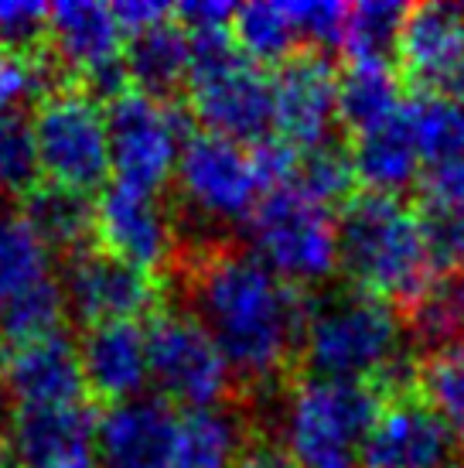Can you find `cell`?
Returning a JSON list of instances; mask_svg holds the SVG:
<instances>
[{"instance_id":"obj_39","label":"cell","mask_w":464,"mask_h":468,"mask_svg":"<svg viewBox=\"0 0 464 468\" xmlns=\"http://www.w3.org/2000/svg\"><path fill=\"white\" fill-rule=\"evenodd\" d=\"M113 17L120 31L133 38V35H143V31H151V27L164 25L174 17V7L168 4H157V0H120L113 4Z\"/></svg>"},{"instance_id":"obj_18","label":"cell","mask_w":464,"mask_h":468,"mask_svg":"<svg viewBox=\"0 0 464 468\" xmlns=\"http://www.w3.org/2000/svg\"><path fill=\"white\" fill-rule=\"evenodd\" d=\"M0 377L14 407H76L86 403L79 342L55 332L21 349L0 352Z\"/></svg>"},{"instance_id":"obj_29","label":"cell","mask_w":464,"mask_h":468,"mask_svg":"<svg viewBox=\"0 0 464 468\" xmlns=\"http://www.w3.org/2000/svg\"><path fill=\"white\" fill-rule=\"evenodd\" d=\"M410 7L396 0H362L348 7L345 48L348 62H389L400 45V31Z\"/></svg>"},{"instance_id":"obj_10","label":"cell","mask_w":464,"mask_h":468,"mask_svg":"<svg viewBox=\"0 0 464 468\" xmlns=\"http://www.w3.org/2000/svg\"><path fill=\"white\" fill-rule=\"evenodd\" d=\"M106 123H110L116 182L157 196L168 178H174L185 147L181 113L164 100L127 86L106 103Z\"/></svg>"},{"instance_id":"obj_7","label":"cell","mask_w":464,"mask_h":468,"mask_svg":"<svg viewBox=\"0 0 464 468\" xmlns=\"http://www.w3.org/2000/svg\"><path fill=\"white\" fill-rule=\"evenodd\" d=\"M31 127L48 185L79 196L103 192L113 171L103 100L79 82H58L38 100Z\"/></svg>"},{"instance_id":"obj_27","label":"cell","mask_w":464,"mask_h":468,"mask_svg":"<svg viewBox=\"0 0 464 468\" xmlns=\"http://www.w3.org/2000/svg\"><path fill=\"white\" fill-rule=\"evenodd\" d=\"M236 48L263 66H284L301 52V31H297L287 4H243L236 7L229 27Z\"/></svg>"},{"instance_id":"obj_41","label":"cell","mask_w":464,"mask_h":468,"mask_svg":"<svg viewBox=\"0 0 464 468\" xmlns=\"http://www.w3.org/2000/svg\"><path fill=\"white\" fill-rule=\"evenodd\" d=\"M41 468H100L96 465V444L86 448V452H76V455H65L52 465H41Z\"/></svg>"},{"instance_id":"obj_21","label":"cell","mask_w":464,"mask_h":468,"mask_svg":"<svg viewBox=\"0 0 464 468\" xmlns=\"http://www.w3.org/2000/svg\"><path fill=\"white\" fill-rule=\"evenodd\" d=\"M348 154L355 165V178L365 185V192H375V196H400L413 182L424 178L427 168L406 106L386 123L355 133Z\"/></svg>"},{"instance_id":"obj_26","label":"cell","mask_w":464,"mask_h":468,"mask_svg":"<svg viewBox=\"0 0 464 468\" xmlns=\"http://www.w3.org/2000/svg\"><path fill=\"white\" fill-rule=\"evenodd\" d=\"M25 216L48 250H58L62 257L90 247L96 239V202L90 196H79L58 185H41L38 192L25 198Z\"/></svg>"},{"instance_id":"obj_28","label":"cell","mask_w":464,"mask_h":468,"mask_svg":"<svg viewBox=\"0 0 464 468\" xmlns=\"http://www.w3.org/2000/svg\"><path fill=\"white\" fill-rule=\"evenodd\" d=\"M413 393L464 441V342L427 352L413 366Z\"/></svg>"},{"instance_id":"obj_31","label":"cell","mask_w":464,"mask_h":468,"mask_svg":"<svg viewBox=\"0 0 464 468\" xmlns=\"http://www.w3.org/2000/svg\"><path fill=\"white\" fill-rule=\"evenodd\" d=\"M406 117L413 123L427 165H438L464 147V103L458 100L417 92L406 103Z\"/></svg>"},{"instance_id":"obj_2","label":"cell","mask_w":464,"mask_h":468,"mask_svg":"<svg viewBox=\"0 0 464 468\" xmlns=\"http://www.w3.org/2000/svg\"><path fill=\"white\" fill-rule=\"evenodd\" d=\"M338 271H345L352 291L410 312L444 284L424 212L400 196L375 192H355L342 206Z\"/></svg>"},{"instance_id":"obj_19","label":"cell","mask_w":464,"mask_h":468,"mask_svg":"<svg viewBox=\"0 0 464 468\" xmlns=\"http://www.w3.org/2000/svg\"><path fill=\"white\" fill-rule=\"evenodd\" d=\"M79 363L86 390L103 403H127L143 397L151 379L147 363V328L137 322L90 325L79 338Z\"/></svg>"},{"instance_id":"obj_15","label":"cell","mask_w":464,"mask_h":468,"mask_svg":"<svg viewBox=\"0 0 464 468\" xmlns=\"http://www.w3.org/2000/svg\"><path fill=\"white\" fill-rule=\"evenodd\" d=\"M338 123V72L324 52H297L273 76V137L297 154L332 141Z\"/></svg>"},{"instance_id":"obj_42","label":"cell","mask_w":464,"mask_h":468,"mask_svg":"<svg viewBox=\"0 0 464 468\" xmlns=\"http://www.w3.org/2000/svg\"><path fill=\"white\" fill-rule=\"evenodd\" d=\"M7 424H11V397H7V387L0 377V438L7 434Z\"/></svg>"},{"instance_id":"obj_13","label":"cell","mask_w":464,"mask_h":468,"mask_svg":"<svg viewBox=\"0 0 464 468\" xmlns=\"http://www.w3.org/2000/svg\"><path fill=\"white\" fill-rule=\"evenodd\" d=\"M96 243L154 277L178 263V226L164 202L120 182L106 185L96 202Z\"/></svg>"},{"instance_id":"obj_24","label":"cell","mask_w":464,"mask_h":468,"mask_svg":"<svg viewBox=\"0 0 464 468\" xmlns=\"http://www.w3.org/2000/svg\"><path fill=\"white\" fill-rule=\"evenodd\" d=\"M246 448V420L229 403L212 410H188L178 417L168 468H239Z\"/></svg>"},{"instance_id":"obj_32","label":"cell","mask_w":464,"mask_h":468,"mask_svg":"<svg viewBox=\"0 0 464 468\" xmlns=\"http://www.w3.org/2000/svg\"><path fill=\"white\" fill-rule=\"evenodd\" d=\"M355 165H352V154L348 147H338V144H322L308 154H301V165H297V178L294 185L301 192H308L314 202L322 206H335L342 202L345 206L348 198L355 196Z\"/></svg>"},{"instance_id":"obj_40","label":"cell","mask_w":464,"mask_h":468,"mask_svg":"<svg viewBox=\"0 0 464 468\" xmlns=\"http://www.w3.org/2000/svg\"><path fill=\"white\" fill-rule=\"evenodd\" d=\"M239 468H301L287 455L280 444L273 441H249V448L239 458Z\"/></svg>"},{"instance_id":"obj_5","label":"cell","mask_w":464,"mask_h":468,"mask_svg":"<svg viewBox=\"0 0 464 468\" xmlns=\"http://www.w3.org/2000/svg\"><path fill=\"white\" fill-rule=\"evenodd\" d=\"M188 110L202 131L259 144L273 131V79L249 62L229 31L192 38Z\"/></svg>"},{"instance_id":"obj_3","label":"cell","mask_w":464,"mask_h":468,"mask_svg":"<svg viewBox=\"0 0 464 468\" xmlns=\"http://www.w3.org/2000/svg\"><path fill=\"white\" fill-rule=\"evenodd\" d=\"M403 314L383 298L342 291L311 304L301 359L311 377L369 383L383 393L413 390V366L403 356Z\"/></svg>"},{"instance_id":"obj_38","label":"cell","mask_w":464,"mask_h":468,"mask_svg":"<svg viewBox=\"0 0 464 468\" xmlns=\"http://www.w3.org/2000/svg\"><path fill=\"white\" fill-rule=\"evenodd\" d=\"M178 25L188 31V38H202V35H222L232 27L236 7L222 4V0H188L174 7Z\"/></svg>"},{"instance_id":"obj_11","label":"cell","mask_w":464,"mask_h":468,"mask_svg":"<svg viewBox=\"0 0 464 468\" xmlns=\"http://www.w3.org/2000/svg\"><path fill=\"white\" fill-rule=\"evenodd\" d=\"M62 294L65 308L79 322L103 325V322H137L141 314H157L164 287L161 277L141 271L133 263L106 253L100 243L82 247L65 257L62 267Z\"/></svg>"},{"instance_id":"obj_16","label":"cell","mask_w":464,"mask_h":468,"mask_svg":"<svg viewBox=\"0 0 464 468\" xmlns=\"http://www.w3.org/2000/svg\"><path fill=\"white\" fill-rule=\"evenodd\" d=\"M403 76L427 96L464 103V7L420 4L410 7L396 45Z\"/></svg>"},{"instance_id":"obj_17","label":"cell","mask_w":464,"mask_h":468,"mask_svg":"<svg viewBox=\"0 0 464 468\" xmlns=\"http://www.w3.org/2000/svg\"><path fill=\"white\" fill-rule=\"evenodd\" d=\"M178 417L161 397H137L106 407L96 417V465L100 468H168Z\"/></svg>"},{"instance_id":"obj_30","label":"cell","mask_w":464,"mask_h":468,"mask_svg":"<svg viewBox=\"0 0 464 468\" xmlns=\"http://www.w3.org/2000/svg\"><path fill=\"white\" fill-rule=\"evenodd\" d=\"M41 178H45V171H41L31 117H25L21 110L4 113L0 117V196L27 198L45 185Z\"/></svg>"},{"instance_id":"obj_1","label":"cell","mask_w":464,"mask_h":468,"mask_svg":"<svg viewBox=\"0 0 464 468\" xmlns=\"http://www.w3.org/2000/svg\"><path fill=\"white\" fill-rule=\"evenodd\" d=\"M174 267L188 312L216 338L232 377L253 390H270L290 377L311 314L301 287L277 277L249 250L216 239L178 257Z\"/></svg>"},{"instance_id":"obj_34","label":"cell","mask_w":464,"mask_h":468,"mask_svg":"<svg viewBox=\"0 0 464 468\" xmlns=\"http://www.w3.org/2000/svg\"><path fill=\"white\" fill-rule=\"evenodd\" d=\"M48 90V66L41 55H21L0 45V117L17 113L25 100H31L35 92L45 96Z\"/></svg>"},{"instance_id":"obj_36","label":"cell","mask_w":464,"mask_h":468,"mask_svg":"<svg viewBox=\"0 0 464 468\" xmlns=\"http://www.w3.org/2000/svg\"><path fill=\"white\" fill-rule=\"evenodd\" d=\"M420 192H424L427 212H440L464 222V147L438 165H427Z\"/></svg>"},{"instance_id":"obj_8","label":"cell","mask_w":464,"mask_h":468,"mask_svg":"<svg viewBox=\"0 0 464 468\" xmlns=\"http://www.w3.org/2000/svg\"><path fill=\"white\" fill-rule=\"evenodd\" d=\"M147 363L161 400L178 403L188 410L226 407L232 397L229 363L216 338L192 312L161 308L147 325Z\"/></svg>"},{"instance_id":"obj_20","label":"cell","mask_w":464,"mask_h":468,"mask_svg":"<svg viewBox=\"0 0 464 468\" xmlns=\"http://www.w3.org/2000/svg\"><path fill=\"white\" fill-rule=\"evenodd\" d=\"M96 441V417L90 403L76 407H14L7 448L17 468L52 465L65 455L86 452Z\"/></svg>"},{"instance_id":"obj_23","label":"cell","mask_w":464,"mask_h":468,"mask_svg":"<svg viewBox=\"0 0 464 468\" xmlns=\"http://www.w3.org/2000/svg\"><path fill=\"white\" fill-rule=\"evenodd\" d=\"M192 38L178 21L151 27L143 35H133L127 41L123 69L133 90L147 92L154 100L168 103L178 90H188L192 76Z\"/></svg>"},{"instance_id":"obj_12","label":"cell","mask_w":464,"mask_h":468,"mask_svg":"<svg viewBox=\"0 0 464 468\" xmlns=\"http://www.w3.org/2000/svg\"><path fill=\"white\" fill-rule=\"evenodd\" d=\"M48 45L58 66L79 76V86L96 100H113L127 90L123 69V31L116 25L113 7L106 4H52L48 7Z\"/></svg>"},{"instance_id":"obj_9","label":"cell","mask_w":464,"mask_h":468,"mask_svg":"<svg viewBox=\"0 0 464 468\" xmlns=\"http://www.w3.org/2000/svg\"><path fill=\"white\" fill-rule=\"evenodd\" d=\"M174 185L185 208L208 226H229V222L246 226L263 198L253 147L246 151L243 144L208 131L185 137Z\"/></svg>"},{"instance_id":"obj_22","label":"cell","mask_w":464,"mask_h":468,"mask_svg":"<svg viewBox=\"0 0 464 468\" xmlns=\"http://www.w3.org/2000/svg\"><path fill=\"white\" fill-rule=\"evenodd\" d=\"M58 284L52 250L25 216V208L0 206V312Z\"/></svg>"},{"instance_id":"obj_14","label":"cell","mask_w":464,"mask_h":468,"mask_svg":"<svg viewBox=\"0 0 464 468\" xmlns=\"http://www.w3.org/2000/svg\"><path fill=\"white\" fill-rule=\"evenodd\" d=\"M458 438L413 390L386 393L359 468H451Z\"/></svg>"},{"instance_id":"obj_35","label":"cell","mask_w":464,"mask_h":468,"mask_svg":"<svg viewBox=\"0 0 464 468\" xmlns=\"http://www.w3.org/2000/svg\"><path fill=\"white\" fill-rule=\"evenodd\" d=\"M0 45L21 55H41V48L48 45V7L35 0H4Z\"/></svg>"},{"instance_id":"obj_25","label":"cell","mask_w":464,"mask_h":468,"mask_svg":"<svg viewBox=\"0 0 464 468\" xmlns=\"http://www.w3.org/2000/svg\"><path fill=\"white\" fill-rule=\"evenodd\" d=\"M403 106L400 79L389 62H348L345 72H338V120L352 137L393 120Z\"/></svg>"},{"instance_id":"obj_6","label":"cell","mask_w":464,"mask_h":468,"mask_svg":"<svg viewBox=\"0 0 464 468\" xmlns=\"http://www.w3.org/2000/svg\"><path fill=\"white\" fill-rule=\"evenodd\" d=\"M249 253L287 284H322L338 271V219L294 182L263 192L246 219Z\"/></svg>"},{"instance_id":"obj_37","label":"cell","mask_w":464,"mask_h":468,"mask_svg":"<svg viewBox=\"0 0 464 468\" xmlns=\"http://www.w3.org/2000/svg\"><path fill=\"white\" fill-rule=\"evenodd\" d=\"M297 31L304 41L314 45H342L348 25V7L335 0H311V4H287Z\"/></svg>"},{"instance_id":"obj_4","label":"cell","mask_w":464,"mask_h":468,"mask_svg":"<svg viewBox=\"0 0 464 468\" xmlns=\"http://www.w3.org/2000/svg\"><path fill=\"white\" fill-rule=\"evenodd\" d=\"M379 407L383 393L369 383L294 379L277 414L280 448L301 468H359L362 444Z\"/></svg>"},{"instance_id":"obj_33","label":"cell","mask_w":464,"mask_h":468,"mask_svg":"<svg viewBox=\"0 0 464 468\" xmlns=\"http://www.w3.org/2000/svg\"><path fill=\"white\" fill-rule=\"evenodd\" d=\"M413 328L438 346H451V342H464V271H458L451 281L420 301L410 312Z\"/></svg>"}]
</instances>
